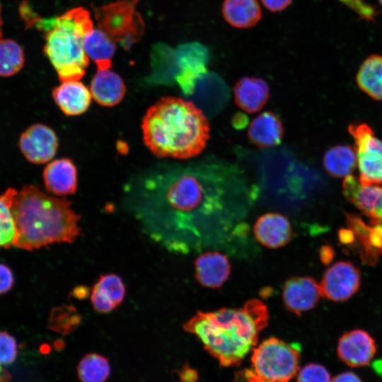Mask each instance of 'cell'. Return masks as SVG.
Returning <instances> with one entry per match:
<instances>
[{
	"instance_id": "484cf974",
	"label": "cell",
	"mask_w": 382,
	"mask_h": 382,
	"mask_svg": "<svg viewBox=\"0 0 382 382\" xmlns=\"http://www.w3.org/2000/svg\"><path fill=\"white\" fill-rule=\"evenodd\" d=\"M323 164L332 176L342 178L350 175L357 164L355 150L349 146H334L325 153Z\"/></svg>"
},
{
	"instance_id": "4dcf8cb0",
	"label": "cell",
	"mask_w": 382,
	"mask_h": 382,
	"mask_svg": "<svg viewBox=\"0 0 382 382\" xmlns=\"http://www.w3.org/2000/svg\"><path fill=\"white\" fill-rule=\"evenodd\" d=\"M327 369L318 364L311 363L304 366L299 372L297 382H330Z\"/></svg>"
},
{
	"instance_id": "8fae6325",
	"label": "cell",
	"mask_w": 382,
	"mask_h": 382,
	"mask_svg": "<svg viewBox=\"0 0 382 382\" xmlns=\"http://www.w3.org/2000/svg\"><path fill=\"white\" fill-rule=\"evenodd\" d=\"M344 196L370 217L382 224V185H362L352 175L346 176L342 184Z\"/></svg>"
},
{
	"instance_id": "cb8c5ba5",
	"label": "cell",
	"mask_w": 382,
	"mask_h": 382,
	"mask_svg": "<svg viewBox=\"0 0 382 382\" xmlns=\"http://www.w3.org/2000/svg\"><path fill=\"white\" fill-rule=\"evenodd\" d=\"M83 47L98 70L111 67L112 59L116 50V42L100 29H95L83 38Z\"/></svg>"
},
{
	"instance_id": "603a6c76",
	"label": "cell",
	"mask_w": 382,
	"mask_h": 382,
	"mask_svg": "<svg viewBox=\"0 0 382 382\" xmlns=\"http://www.w3.org/2000/svg\"><path fill=\"white\" fill-rule=\"evenodd\" d=\"M222 14L228 23L237 28L253 27L262 16L257 0H224Z\"/></svg>"
},
{
	"instance_id": "9c48e42d",
	"label": "cell",
	"mask_w": 382,
	"mask_h": 382,
	"mask_svg": "<svg viewBox=\"0 0 382 382\" xmlns=\"http://www.w3.org/2000/svg\"><path fill=\"white\" fill-rule=\"evenodd\" d=\"M319 284L322 296L342 301L357 292L360 285V274L351 262L339 261L326 270Z\"/></svg>"
},
{
	"instance_id": "836d02e7",
	"label": "cell",
	"mask_w": 382,
	"mask_h": 382,
	"mask_svg": "<svg viewBox=\"0 0 382 382\" xmlns=\"http://www.w3.org/2000/svg\"><path fill=\"white\" fill-rule=\"evenodd\" d=\"M261 1L268 10L277 12L285 9L292 0H261Z\"/></svg>"
},
{
	"instance_id": "8d00e7d4",
	"label": "cell",
	"mask_w": 382,
	"mask_h": 382,
	"mask_svg": "<svg viewBox=\"0 0 382 382\" xmlns=\"http://www.w3.org/2000/svg\"><path fill=\"white\" fill-rule=\"evenodd\" d=\"M330 382H362L360 378L352 371H345L341 373L334 378Z\"/></svg>"
},
{
	"instance_id": "d6986e66",
	"label": "cell",
	"mask_w": 382,
	"mask_h": 382,
	"mask_svg": "<svg viewBox=\"0 0 382 382\" xmlns=\"http://www.w3.org/2000/svg\"><path fill=\"white\" fill-rule=\"evenodd\" d=\"M90 91L97 103L112 107L122 100L126 87L123 79L110 69H98L91 80Z\"/></svg>"
},
{
	"instance_id": "2e32d148",
	"label": "cell",
	"mask_w": 382,
	"mask_h": 382,
	"mask_svg": "<svg viewBox=\"0 0 382 382\" xmlns=\"http://www.w3.org/2000/svg\"><path fill=\"white\" fill-rule=\"evenodd\" d=\"M125 293L120 276L113 273L102 274L92 289L91 301L96 311L108 313L122 303Z\"/></svg>"
},
{
	"instance_id": "d6a6232c",
	"label": "cell",
	"mask_w": 382,
	"mask_h": 382,
	"mask_svg": "<svg viewBox=\"0 0 382 382\" xmlns=\"http://www.w3.org/2000/svg\"><path fill=\"white\" fill-rule=\"evenodd\" d=\"M14 284L12 270L6 265L0 263V295L7 293Z\"/></svg>"
},
{
	"instance_id": "5bb4252c",
	"label": "cell",
	"mask_w": 382,
	"mask_h": 382,
	"mask_svg": "<svg viewBox=\"0 0 382 382\" xmlns=\"http://www.w3.org/2000/svg\"><path fill=\"white\" fill-rule=\"evenodd\" d=\"M42 178L46 190L57 196L70 195L76 191L77 170L69 158L50 162L44 168Z\"/></svg>"
},
{
	"instance_id": "3957f363",
	"label": "cell",
	"mask_w": 382,
	"mask_h": 382,
	"mask_svg": "<svg viewBox=\"0 0 382 382\" xmlns=\"http://www.w3.org/2000/svg\"><path fill=\"white\" fill-rule=\"evenodd\" d=\"M141 130L145 145L156 156L187 159L203 151L210 128L203 112L194 103L167 96L149 108Z\"/></svg>"
},
{
	"instance_id": "e0dca14e",
	"label": "cell",
	"mask_w": 382,
	"mask_h": 382,
	"mask_svg": "<svg viewBox=\"0 0 382 382\" xmlns=\"http://www.w3.org/2000/svg\"><path fill=\"white\" fill-rule=\"evenodd\" d=\"M195 276L198 282L208 288L221 286L230 274L227 257L217 250H208L195 262Z\"/></svg>"
},
{
	"instance_id": "f546056e",
	"label": "cell",
	"mask_w": 382,
	"mask_h": 382,
	"mask_svg": "<svg viewBox=\"0 0 382 382\" xmlns=\"http://www.w3.org/2000/svg\"><path fill=\"white\" fill-rule=\"evenodd\" d=\"M81 321L76 311L68 306L53 309L47 321L48 328L62 335L73 332Z\"/></svg>"
},
{
	"instance_id": "9a60e30c",
	"label": "cell",
	"mask_w": 382,
	"mask_h": 382,
	"mask_svg": "<svg viewBox=\"0 0 382 382\" xmlns=\"http://www.w3.org/2000/svg\"><path fill=\"white\" fill-rule=\"evenodd\" d=\"M253 231L257 241L269 248H277L286 245L292 234L289 219L275 212L260 216L254 225Z\"/></svg>"
},
{
	"instance_id": "f35d334b",
	"label": "cell",
	"mask_w": 382,
	"mask_h": 382,
	"mask_svg": "<svg viewBox=\"0 0 382 382\" xmlns=\"http://www.w3.org/2000/svg\"><path fill=\"white\" fill-rule=\"evenodd\" d=\"M379 1H380L381 4L382 6V0H379Z\"/></svg>"
},
{
	"instance_id": "f1b7e54d",
	"label": "cell",
	"mask_w": 382,
	"mask_h": 382,
	"mask_svg": "<svg viewBox=\"0 0 382 382\" xmlns=\"http://www.w3.org/2000/svg\"><path fill=\"white\" fill-rule=\"evenodd\" d=\"M25 62L21 46L11 39H0V76L9 77L17 74Z\"/></svg>"
},
{
	"instance_id": "d4e9b609",
	"label": "cell",
	"mask_w": 382,
	"mask_h": 382,
	"mask_svg": "<svg viewBox=\"0 0 382 382\" xmlns=\"http://www.w3.org/2000/svg\"><path fill=\"white\" fill-rule=\"evenodd\" d=\"M359 88L375 100L382 99V56L373 54L360 66L357 74Z\"/></svg>"
},
{
	"instance_id": "6da1fadb",
	"label": "cell",
	"mask_w": 382,
	"mask_h": 382,
	"mask_svg": "<svg viewBox=\"0 0 382 382\" xmlns=\"http://www.w3.org/2000/svg\"><path fill=\"white\" fill-rule=\"evenodd\" d=\"M257 195L235 165L199 162L145 181L131 206L145 233L170 252L240 255L250 244L245 219Z\"/></svg>"
},
{
	"instance_id": "4fadbf2b",
	"label": "cell",
	"mask_w": 382,
	"mask_h": 382,
	"mask_svg": "<svg viewBox=\"0 0 382 382\" xmlns=\"http://www.w3.org/2000/svg\"><path fill=\"white\" fill-rule=\"evenodd\" d=\"M320 296V284L309 277L290 278L283 287L282 298L286 308L299 315L313 308Z\"/></svg>"
},
{
	"instance_id": "277c9868",
	"label": "cell",
	"mask_w": 382,
	"mask_h": 382,
	"mask_svg": "<svg viewBox=\"0 0 382 382\" xmlns=\"http://www.w3.org/2000/svg\"><path fill=\"white\" fill-rule=\"evenodd\" d=\"M13 214L16 236L14 246L39 249L53 243H71L80 236V216L65 198L49 195L33 185H25L15 196Z\"/></svg>"
},
{
	"instance_id": "ffe728a7",
	"label": "cell",
	"mask_w": 382,
	"mask_h": 382,
	"mask_svg": "<svg viewBox=\"0 0 382 382\" xmlns=\"http://www.w3.org/2000/svg\"><path fill=\"white\" fill-rule=\"evenodd\" d=\"M233 92L236 103L248 113L260 111L270 96L268 84L257 77L242 78L235 85Z\"/></svg>"
},
{
	"instance_id": "d590c367",
	"label": "cell",
	"mask_w": 382,
	"mask_h": 382,
	"mask_svg": "<svg viewBox=\"0 0 382 382\" xmlns=\"http://www.w3.org/2000/svg\"><path fill=\"white\" fill-rule=\"evenodd\" d=\"M235 382H272L259 377L253 370L246 369L240 373Z\"/></svg>"
},
{
	"instance_id": "52a82bcc",
	"label": "cell",
	"mask_w": 382,
	"mask_h": 382,
	"mask_svg": "<svg viewBox=\"0 0 382 382\" xmlns=\"http://www.w3.org/2000/svg\"><path fill=\"white\" fill-rule=\"evenodd\" d=\"M299 359L297 347L273 337L253 349L251 362L253 371L262 379L289 382L299 370Z\"/></svg>"
},
{
	"instance_id": "83f0119b",
	"label": "cell",
	"mask_w": 382,
	"mask_h": 382,
	"mask_svg": "<svg viewBox=\"0 0 382 382\" xmlns=\"http://www.w3.org/2000/svg\"><path fill=\"white\" fill-rule=\"evenodd\" d=\"M110 374L108 358L98 354H86L77 366V375L81 382H105Z\"/></svg>"
},
{
	"instance_id": "74e56055",
	"label": "cell",
	"mask_w": 382,
	"mask_h": 382,
	"mask_svg": "<svg viewBox=\"0 0 382 382\" xmlns=\"http://www.w3.org/2000/svg\"><path fill=\"white\" fill-rule=\"evenodd\" d=\"M2 24H3V21H2V19H1V2H0V39L2 37V30H1Z\"/></svg>"
},
{
	"instance_id": "8992f818",
	"label": "cell",
	"mask_w": 382,
	"mask_h": 382,
	"mask_svg": "<svg viewBox=\"0 0 382 382\" xmlns=\"http://www.w3.org/2000/svg\"><path fill=\"white\" fill-rule=\"evenodd\" d=\"M140 0H117L94 7L98 28L125 50L137 42L144 33V21L136 10Z\"/></svg>"
},
{
	"instance_id": "7c38bea8",
	"label": "cell",
	"mask_w": 382,
	"mask_h": 382,
	"mask_svg": "<svg viewBox=\"0 0 382 382\" xmlns=\"http://www.w3.org/2000/svg\"><path fill=\"white\" fill-rule=\"evenodd\" d=\"M376 352L373 337L366 331L356 329L341 336L337 353L340 360L351 367L369 364Z\"/></svg>"
},
{
	"instance_id": "44dd1931",
	"label": "cell",
	"mask_w": 382,
	"mask_h": 382,
	"mask_svg": "<svg viewBox=\"0 0 382 382\" xmlns=\"http://www.w3.org/2000/svg\"><path fill=\"white\" fill-rule=\"evenodd\" d=\"M284 136V128L279 117L271 111L256 117L248 129V137L254 145L267 148L279 145Z\"/></svg>"
},
{
	"instance_id": "ac0fdd59",
	"label": "cell",
	"mask_w": 382,
	"mask_h": 382,
	"mask_svg": "<svg viewBox=\"0 0 382 382\" xmlns=\"http://www.w3.org/2000/svg\"><path fill=\"white\" fill-rule=\"evenodd\" d=\"M52 96L59 109L68 116L84 113L92 98L90 90L79 81L62 82L52 90Z\"/></svg>"
},
{
	"instance_id": "7a4b0ae2",
	"label": "cell",
	"mask_w": 382,
	"mask_h": 382,
	"mask_svg": "<svg viewBox=\"0 0 382 382\" xmlns=\"http://www.w3.org/2000/svg\"><path fill=\"white\" fill-rule=\"evenodd\" d=\"M268 320L267 306L251 299L241 308L197 312L183 325V330L199 338L222 366H236L257 344Z\"/></svg>"
},
{
	"instance_id": "4316f807",
	"label": "cell",
	"mask_w": 382,
	"mask_h": 382,
	"mask_svg": "<svg viewBox=\"0 0 382 382\" xmlns=\"http://www.w3.org/2000/svg\"><path fill=\"white\" fill-rule=\"evenodd\" d=\"M17 193L16 189L9 187L0 195V248L14 246L16 228L12 207Z\"/></svg>"
},
{
	"instance_id": "ba28073f",
	"label": "cell",
	"mask_w": 382,
	"mask_h": 382,
	"mask_svg": "<svg viewBox=\"0 0 382 382\" xmlns=\"http://www.w3.org/2000/svg\"><path fill=\"white\" fill-rule=\"evenodd\" d=\"M348 130L355 143L360 183L382 185V141L365 123L350 125Z\"/></svg>"
},
{
	"instance_id": "30bf717a",
	"label": "cell",
	"mask_w": 382,
	"mask_h": 382,
	"mask_svg": "<svg viewBox=\"0 0 382 382\" xmlns=\"http://www.w3.org/2000/svg\"><path fill=\"white\" fill-rule=\"evenodd\" d=\"M21 152L30 163L42 164L51 161L58 148L55 132L43 124H34L28 127L18 141Z\"/></svg>"
},
{
	"instance_id": "e575fe53",
	"label": "cell",
	"mask_w": 382,
	"mask_h": 382,
	"mask_svg": "<svg viewBox=\"0 0 382 382\" xmlns=\"http://www.w3.org/2000/svg\"><path fill=\"white\" fill-rule=\"evenodd\" d=\"M178 375L181 382H196L197 380V371L188 366H183L178 371Z\"/></svg>"
},
{
	"instance_id": "5b68a950",
	"label": "cell",
	"mask_w": 382,
	"mask_h": 382,
	"mask_svg": "<svg viewBox=\"0 0 382 382\" xmlns=\"http://www.w3.org/2000/svg\"><path fill=\"white\" fill-rule=\"evenodd\" d=\"M34 26L45 34L44 53L60 81H79L89 64L82 42L94 28L89 12L74 8L54 18H40Z\"/></svg>"
},
{
	"instance_id": "1f68e13d",
	"label": "cell",
	"mask_w": 382,
	"mask_h": 382,
	"mask_svg": "<svg viewBox=\"0 0 382 382\" xmlns=\"http://www.w3.org/2000/svg\"><path fill=\"white\" fill-rule=\"evenodd\" d=\"M17 357V343L15 338L6 332H0V364H10Z\"/></svg>"
},
{
	"instance_id": "7402d4cb",
	"label": "cell",
	"mask_w": 382,
	"mask_h": 382,
	"mask_svg": "<svg viewBox=\"0 0 382 382\" xmlns=\"http://www.w3.org/2000/svg\"><path fill=\"white\" fill-rule=\"evenodd\" d=\"M175 52L178 74L202 77L207 73L209 50L204 45L198 42H187L178 45Z\"/></svg>"
}]
</instances>
